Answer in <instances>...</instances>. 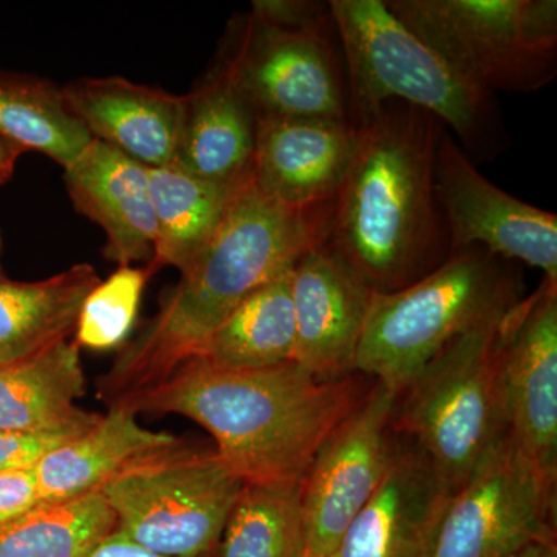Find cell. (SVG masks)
<instances>
[{
    "instance_id": "1",
    "label": "cell",
    "mask_w": 557,
    "mask_h": 557,
    "mask_svg": "<svg viewBox=\"0 0 557 557\" xmlns=\"http://www.w3.org/2000/svg\"><path fill=\"white\" fill-rule=\"evenodd\" d=\"M329 212L285 207L249 175L214 239L98 380L100 398L109 408L124 406L170 379L249 295L321 244Z\"/></svg>"
},
{
    "instance_id": "2",
    "label": "cell",
    "mask_w": 557,
    "mask_h": 557,
    "mask_svg": "<svg viewBox=\"0 0 557 557\" xmlns=\"http://www.w3.org/2000/svg\"><path fill=\"white\" fill-rule=\"evenodd\" d=\"M355 126L357 148L321 245L373 293L397 292L449 256L434 193L445 124L426 110L387 101Z\"/></svg>"
},
{
    "instance_id": "3",
    "label": "cell",
    "mask_w": 557,
    "mask_h": 557,
    "mask_svg": "<svg viewBox=\"0 0 557 557\" xmlns=\"http://www.w3.org/2000/svg\"><path fill=\"white\" fill-rule=\"evenodd\" d=\"M362 397L351 376L317 380L293 361L228 369L193 358L119 408L196 421L244 485L300 487L322 443Z\"/></svg>"
},
{
    "instance_id": "4",
    "label": "cell",
    "mask_w": 557,
    "mask_h": 557,
    "mask_svg": "<svg viewBox=\"0 0 557 557\" xmlns=\"http://www.w3.org/2000/svg\"><path fill=\"white\" fill-rule=\"evenodd\" d=\"M329 7L346 65L351 123L384 102L401 101L442 121L474 163L508 149L497 98L458 75L384 0H330Z\"/></svg>"
},
{
    "instance_id": "5",
    "label": "cell",
    "mask_w": 557,
    "mask_h": 557,
    "mask_svg": "<svg viewBox=\"0 0 557 557\" xmlns=\"http://www.w3.org/2000/svg\"><path fill=\"white\" fill-rule=\"evenodd\" d=\"M215 65L260 120L350 121L346 65L329 2L255 0L230 22Z\"/></svg>"
},
{
    "instance_id": "6",
    "label": "cell",
    "mask_w": 557,
    "mask_h": 557,
    "mask_svg": "<svg viewBox=\"0 0 557 557\" xmlns=\"http://www.w3.org/2000/svg\"><path fill=\"white\" fill-rule=\"evenodd\" d=\"M519 271L486 248L468 247L408 287L373 293L357 372L401 394L454 339L519 302Z\"/></svg>"
},
{
    "instance_id": "7",
    "label": "cell",
    "mask_w": 557,
    "mask_h": 557,
    "mask_svg": "<svg viewBox=\"0 0 557 557\" xmlns=\"http://www.w3.org/2000/svg\"><path fill=\"white\" fill-rule=\"evenodd\" d=\"M509 310L454 339L399 394L394 429L424 450L453 493L508 432L498 362Z\"/></svg>"
},
{
    "instance_id": "8",
    "label": "cell",
    "mask_w": 557,
    "mask_h": 557,
    "mask_svg": "<svg viewBox=\"0 0 557 557\" xmlns=\"http://www.w3.org/2000/svg\"><path fill=\"white\" fill-rule=\"evenodd\" d=\"M386 3L458 75L486 94H534L556 78V0Z\"/></svg>"
},
{
    "instance_id": "9",
    "label": "cell",
    "mask_w": 557,
    "mask_h": 557,
    "mask_svg": "<svg viewBox=\"0 0 557 557\" xmlns=\"http://www.w3.org/2000/svg\"><path fill=\"white\" fill-rule=\"evenodd\" d=\"M244 482L215 450L178 440L131 461L100 487L116 533L164 557H207L218 547Z\"/></svg>"
},
{
    "instance_id": "10",
    "label": "cell",
    "mask_w": 557,
    "mask_h": 557,
    "mask_svg": "<svg viewBox=\"0 0 557 557\" xmlns=\"http://www.w3.org/2000/svg\"><path fill=\"white\" fill-rule=\"evenodd\" d=\"M552 537L556 482L507 432L454 491L431 557H512L530 542Z\"/></svg>"
},
{
    "instance_id": "11",
    "label": "cell",
    "mask_w": 557,
    "mask_h": 557,
    "mask_svg": "<svg viewBox=\"0 0 557 557\" xmlns=\"http://www.w3.org/2000/svg\"><path fill=\"white\" fill-rule=\"evenodd\" d=\"M399 392L376 383L322 443L300 485L307 552L333 556L351 520L383 482Z\"/></svg>"
},
{
    "instance_id": "12",
    "label": "cell",
    "mask_w": 557,
    "mask_h": 557,
    "mask_svg": "<svg viewBox=\"0 0 557 557\" xmlns=\"http://www.w3.org/2000/svg\"><path fill=\"white\" fill-rule=\"evenodd\" d=\"M434 193L448 231L449 255L478 245L557 282L555 212L516 199L490 182L446 127L435 150Z\"/></svg>"
},
{
    "instance_id": "13",
    "label": "cell",
    "mask_w": 557,
    "mask_h": 557,
    "mask_svg": "<svg viewBox=\"0 0 557 557\" xmlns=\"http://www.w3.org/2000/svg\"><path fill=\"white\" fill-rule=\"evenodd\" d=\"M498 383L509 437L556 482L557 282L544 278L509 310Z\"/></svg>"
},
{
    "instance_id": "14",
    "label": "cell",
    "mask_w": 557,
    "mask_h": 557,
    "mask_svg": "<svg viewBox=\"0 0 557 557\" xmlns=\"http://www.w3.org/2000/svg\"><path fill=\"white\" fill-rule=\"evenodd\" d=\"M395 443L383 482L351 520L333 557H431L453 490L424 450Z\"/></svg>"
},
{
    "instance_id": "15",
    "label": "cell",
    "mask_w": 557,
    "mask_h": 557,
    "mask_svg": "<svg viewBox=\"0 0 557 557\" xmlns=\"http://www.w3.org/2000/svg\"><path fill=\"white\" fill-rule=\"evenodd\" d=\"M293 362L321 381L350 379L373 292L321 244L292 270Z\"/></svg>"
},
{
    "instance_id": "16",
    "label": "cell",
    "mask_w": 557,
    "mask_h": 557,
    "mask_svg": "<svg viewBox=\"0 0 557 557\" xmlns=\"http://www.w3.org/2000/svg\"><path fill=\"white\" fill-rule=\"evenodd\" d=\"M351 121L273 119L256 123L251 175L285 207L327 208L357 148Z\"/></svg>"
},
{
    "instance_id": "17",
    "label": "cell",
    "mask_w": 557,
    "mask_h": 557,
    "mask_svg": "<svg viewBox=\"0 0 557 557\" xmlns=\"http://www.w3.org/2000/svg\"><path fill=\"white\" fill-rule=\"evenodd\" d=\"M62 94L91 138L146 168L174 163L186 95L143 86L121 76L75 79L62 87Z\"/></svg>"
},
{
    "instance_id": "18",
    "label": "cell",
    "mask_w": 557,
    "mask_h": 557,
    "mask_svg": "<svg viewBox=\"0 0 557 557\" xmlns=\"http://www.w3.org/2000/svg\"><path fill=\"white\" fill-rule=\"evenodd\" d=\"M64 183L76 211L104 231L106 259L119 267L152 259L156 218L149 168L94 138L65 168Z\"/></svg>"
},
{
    "instance_id": "19",
    "label": "cell",
    "mask_w": 557,
    "mask_h": 557,
    "mask_svg": "<svg viewBox=\"0 0 557 557\" xmlns=\"http://www.w3.org/2000/svg\"><path fill=\"white\" fill-rule=\"evenodd\" d=\"M256 119L223 70L214 64L186 94L185 119L174 163L220 185L251 174Z\"/></svg>"
},
{
    "instance_id": "20",
    "label": "cell",
    "mask_w": 557,
    "mask_h": 557,
    "mask_svg": "<svg viewBox=\"0 0 557 557\" xmlns=\"http://www.w3.org/2000/svg\"><path fill=\"white\" fill-rule=\"evenodd\" d=\"M137 413L109 408L79 437L65 443L35 468L40 502L65 500L100 490L120 469L180 438L143 428Z\"/></svg>"
},
{
    "instance_id": "21",
    "label": "cell",
    "mask_w": 557,
    "mask_h": 557,
    "mask_svg": "<svg viewBox=\"0 0 557 557\" xmlns=\"http://www.w3.org/2000/svg\"><path fill=\"white\" fill-rule=\"evenodd\" d=\"M100 281L90 263H76L38 282H14L0 274V364L69 339L84 299Z\"/></svg>"
},
{
    "instance_id": "22",
    "label": "cell",
    "mask_w": 557,
    "mask_h": 557,
    "mask_svg": "<svg viewBox=\"0 0 557 557\" xmlns=\"http://www.w3.org/2000/svg\"><path fill=\"white\" fill-rule=\"evenodd\" d=\"M244 182L220 185L197 177L175 163L149 168L150 199L156 218V245L150 265L157 271L174 267L180 273L188 269L214 239Z\"/></svg>"
},
{
    "instance_id": "23",
    "label": "cell",
    "mask_w": 557,
    "mask_h": 557,
    "mask_svg": "<svg viewBox=\"0 0 557 557\" xmlns=\"http://www.w3.org/2000/svg\"><path fill=\"white\" fill-rule=\"evenodd\" d=\"M79 347L69 339L0 364V432L49 431L86 413Z\"/></svg>"
},
{
    "instance_id": "24",
    "label": "cell",
    "mask_w": 557,
    "mask_h": 557,
    "mask_svg": "<svg viewBox=\"0 0 557 557\" xmlns=\"http://www.w3.org/2000/svg\"><path fill=\"white\" fill-rule=\"evenodd\" d=\"M289 277L292 271L249 295L194 358L228 369H262L293 361L296 325Z\"/></svg>"
},
{
    "instance_id": "25",
    "label": "cell",
    "mask_w": 557,
    "mask_h": 557,
    "mask_svg": "<svg viewBox=\"0 0 557 557\" xmlns=\"http://www.w3.org/2000/svg\"><path fill=\"white\" fill-rule=\"evenodd\" d=\"M0 137L22 150H38L67 168L91 135L73 115L62 87L39 76L0 70Z\"/></svg>"
},
{
    "instance_id": "26",
    "label": "cell",
    "mask_w": 557,
    "mask_h": 557,
    "mask_svg": "<svg viewBox=\"0 0 557 557\" xmlns=\"http://www.w3.org/2000/svg\"><path fill=\"white\" fill-rule=\"evenodd\" d=\"M115 531V515L100 491L40 502L0 527V557H89Z\"/></svg>"
},
{
    "instance_id": "27",
    "label": "cell",
    "mask_w": 557,
    "mask_h": 557,
    "mask_svg": "<svg viewBox=\"0 0 557 557\" xmlns=\"http://www.w3.org/2000/svg\"><path fill=\"white\" fill-rule=\"evenodd\" d=\"M219 557H304L300 487L244 485L219 542Z\"/></svg>"
},
{
    "instance_id": "28",
    "label": "cell",
    "mask_w": 557,
    "mask_h": 557,
    "mask_svg": "<svg viewBox=\"0 0 557 557\" xmlns=\"http://www.w3.org/2000/svg\"><path fill=\"white\" fill-rule=\"evenodd\" d=\"M156 273L150 263L119 267L106 281H100L81 307L76 346L95 351L120 350L129 341L143 293Z\"/></svg>"
},
{
    "instance_id": "29",
    "label": "cell",
    "mask_w": 557,
    "mask_h": 557,
    "mask_svg": "<svg viewBox=\"0 0 557 557\" xmlns=\"http://www.w3.org/2000/svg\"><path fill=\"white\" fill-rule=\"evenodd\" d=\"M98 418L86 412L73 423L49 431L0 432V474L35 469L42 458L94 426Z\"/></svg>"
},
{
    "instance_id": "30",
    "label": "cell",
    "mask_w": 557,
    "mask_h": 557,
    "mask_svg": "<svg viewBox=\"0 0 557 557\" xmlns=\"http://www.w3.org/2000/svg\"><path fill=\"white\" fill-rule=\"evenodd\" d=\"M39 504L35 469L0 474V527L21 518Z\"/></svg>"
},
{
    "instance_id": "31",
    "label": "cell",
    "mask_w": 557,
    "mask_h": 557,
    "mask_svg": "<svg viewBox=\"0 0 557 557\" xmlns=\"http://www.w3.org/2000/svg\"><path fill=\"white\" fill-rule=\"evenodd\" d=\"M89 557H164L148 552V549L138 547L129 539L113 533L112 536L106 539L104 542L95 549Z\"/></svg>"
},
{
    "instance_id": "32",
    "label": "cell",
    "mask_w": 557,
    "mask_h": 557,
    "mask_svg": "<svg viewBox=\"0 0 557 557\" xmlns=\"http://www.w3.org/2000/svg\"><path fill=\"white\" fill-rule=\"evenodd\" d=\"M24 150L0 137V185L9 182Z\"/></svg>"
},
{
    "instance_id": "33",
    "label": "cell",
    "mask_w": 557,
    "mask_h": 557,
    "mask_svg": "<svg viewBox=\"0 0 557 557\" xmlns=\"http://www.w3.org/2000/svg\"><path fill=\"white\" fill-rule=\"evenodd\" d=\"M512 557H557L556 537L530 542Z\"/></svg>"
},
{
    "instance_id": "34",
    "label": "cell",
    "mask_w": 557,
    "mask_h": 557,
    "mask_svg": "<svg viewBox=\"0 0 557 557\" xmlns=\"http://www.w3.org/2000/svg\"><path fill=\"white\" fill-rule=\"evenodd\" d=\"M2 234H0V259H2ZM0 274H2V263H0Z\"/></svg>"
},
{
    "instance_id": "35",
    "label": "cell",
    "mask_w": 557,
    "mask_h": 557,
    "mask_svg": "<svg viewBox=\"0 0 557 557\" xmlns=\"http://www.w3.org/2000/svg\"><path fill=\"white\" fill-rule=\"evenodd\" d=\"M304 557H333V556H325V555H317V553H306V556Z\"/></svg>"
}]
</instances>
